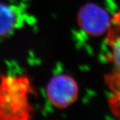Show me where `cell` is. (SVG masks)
<instances>
[{"instance_id":"obj_5","label":"cell","mask_w":120,"mask_h":120,"mask_svg":"<svg viewBox=\"0 0 120 120\" xmlns=\"http://www.w3.org/2000/svg\"><path fill=\"white\" fill-rule=\"evenodd\" d=\"M19 23V15L13 6L0 1V39L11 35Z\"/></svg>"},{"instance_id":"obj_2","label":"cell","mask_w":120,"mask_h":120,"mask_svg":"<svg viewBox=\"0 0 120 120\" xmlns=\"http://www.w3.org/2000/svg\"><path fill=\"white\" fill-rule=\"evenodd\" d=\"M79 95L76 81L68 74L61 73L52 77L46 86V96L53 107L65 109L75 102Z\"/></svg>"},{"instance_id":"obj_6","label":"cell","mask_w":120,"mask_h":120,"mask_svg":"<svg viewBox=\"0 0 120 120\" xmlns=\"http://www.w3.org/2000/svg\"><path fill=\"white\" fill-rule=\"evenodd\" d=\"M105 83L111 91L109 109L114 116L120 118V71L113 70L105 77Z\"/></svg>"},{"instance_id":"obj_4","label":"cell","mask_w":120,"mask_h":120,"mask_svg":"<svg viewBox=\"0 0 120 120\" xmlns=\"http://www.w3.org/2000/svg\"><path fill=\"white\" fill-rule=\"evenodd\" d=\"M106 43L109 50L108 58L113 70L120 71V11L112 17L107 31Z\"/></svg>"},{"instance_id":"obj_3","label":"cell","mask_w":120,"mask_h":120,"mask_svg":"<svg viewBox=\"0 0 120 120\" xmlns=\"http://www.w3.org/2000/svg\"><path fill=\"white\" fill-rule=\"evenodd\" d=\"M112 17L102 8L94 4H87L79 9L77 22L82 30L92 36L107 33Z\"/></svg>"},{"instance_id":"obj_1","label":"cell","mask_w":120,"mask_h":120,"mask_svg":"<svg viewBox=\"0 0 120 120\" xmlns=\"http://www.w3.org/2000/svg\"><path fill=\"white\" fill-rule=\"evenodd\" d=\"M34 88L26 74H0V120L32 119Z\"/></svg>"}]
</instances>
